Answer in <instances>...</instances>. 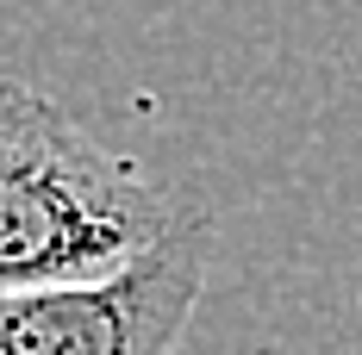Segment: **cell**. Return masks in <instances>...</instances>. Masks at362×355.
Returning <instances> with one entry per match:
<instances>
[{
    "mask_svg": "<svg viewBox=\"0 0 362 355\" xmlns=\"http://www.w3.org/2000/svg\"><path fill=\"white\" fill-rule=\"evenodd\" d=\"M213 218H175L144 255L100 281L0 293V355H175L206 293Z\"/></svg>",
    "mask_w": 362,
    "mask_h": 355,
    "instance_id": "obj_2",
    "label": "cell"
},
{
    "mask_svg": "<svg viewBox=\"0 0 362 355\" xmlns=\"http://www.w3.org/2000/svg\"><path fill=\"white\" fill-rule=\"evenodd\" d=\"M175 218L138 162L100 150L37 88L0 81V293L100 281Z\"/></svg>",
    "mask_w": 362,
    "mask_h": 355,
    "instance_id": "obj_1",
    "label": "cell"
}]
</instances>
